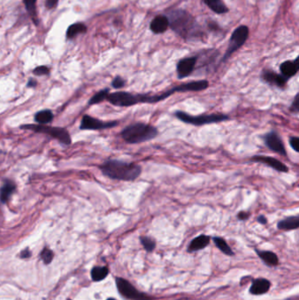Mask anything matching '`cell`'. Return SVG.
Here are the masks:
<instances>
[{
    "instance_id": "1",
    "label": "cell",
    "mask_w": 299,
    "mask_h": 300,
    "mask_svg": "<svg viewBox=\"0 0 299 300\" xmlns=\"http://www.w3.org/2000/svg\"><path fill=\"white\" fill-rule=\"evenodd\" d=\"M208 87L209 82L207 80H198L175 85L169 90L156 95L116 91L109 93L106 99L109 103L118 107H130L140 104H155L163 101L176 92H198L208 89Z\"/></svg>"
},
{
    "instance_id": "2",
    "label": "cell",
    "mask_w": 299,
    "mask_h": 300,
    "mask_svg": "<svg viewBox=\"0 0 299 300\" xmlns=\"http://www.w3.org/2000/svg\"><path fill=\"white\" fill-rule=\"evenodd\" d=\"M167 18L169 27L185 41L203 40L206 35L194 17L183 9H174L168 11Z\"/></svg>"
},
{
    "instance_id": "3",
    "label": "cell",
    "mask_w": 299,
    "mask_h": 300,
    "mask_svg": "<svg viewBox=\"0 0 299 300\" xmlns=\"http://www.w3.org/2000/svg\"><path fill=\"white\" fill-rule=\"evenodd\" d=\"M102 173L111 179L132 182L138 179L142 173V166L135 162L109 159L99 166Z\"/></svg>"
},
{
    "instance_id": "4",
    "label": "cell",
    "mask_w": 299,
    "mask_h": 300,
    "mask_svg": "<svg viewBox=\"0 0 299 300\" xmlns=\"http://www.w3.org/2000/svg\"><path fill=\"white\" fill-rule=\"evenodd\" d=\"M120 135L128 144H140L155 139L159 135V131L152 125L135 122L124 128Z\"/></svg>"
},
{
    "instance_id": "5",
    "label": "cell",
    "mask_w": 299,
    "mask_h": 300,
    "mask_svg": "<svg viewBox=\"0 0 299 300\" xmlns=\"http://www.w3.org/2000/svg\"><path fill=\"white\" fill-rule=\"evenodd\" d=\"M174 116L185 124L192 125L196 127L221 123L230 119V117L227 114H224V113H210V114L193 116L183 111H176L174 113Z\"/></svg>"
},
{
    "instance_id": "6",
    "label": "cell",
    "mask_w": 299,
    "mask_h": 300,
    "mask_svg": "<svg viewBox=\"0 0 299 300\" xmlns=\"http://www.w3.org/2000/svg\"><path fill=\"white\" fill-rule=\"evenodd\" d=\"M249 37V28L245 25L239 26L232 32L231 37L229 39V44L226 51L221 60V63H225L232 54L238 51L242 46L246 43L247 39Z\"/></svg>"
},
{
    "instance_id": "7",
    "label": "cell",
    "mask_w": 299,
    "mask_h": 300,
    "mask_svg": "<svg viewBox=\"0 0 299 300\" xmlns=\"http://www.w3.org/2000/svg\"><path fill=\"white\" fill-rule=\"evenodd\" d=\"M21 128L50 135L53 138L58 140L59 142L66 145H70L71 143V135L65 128L49 127L44 125H25L22 126Z\"/></svg>"
},
{
    "instance_id": "8",
    "label": "cell",
    "mask_w": 299,
    "mask_h": 300,
    "mask_svg": "<svg viewBox=\"0 0 299 300\" xmlns=\"http://www.w3.org/2000/svg\"><path fill=\"white\" fill-rule=\"evenodd\" d=\"M116 286L120 295L128 300H153L151 297L136 289L131 283L122 278H116Z\"/></svg>"
},
{
    "instance_id": "9",
    "label": "cell",
    "mask_w": 299,
    "mask_h": 300,
    "mask_svg": "<svg viewBox=\"0 0 299 300\" xmlns=\"http://www.w3.org/2000/svg\"><path fill=\"white\" fill-rule=\"evenodd\" d=\"M263 141L265 143L266 147L269 149V150L273 151L277 154H280L284 157H287L288 154H287V150L286 148L284 146V142L281 138L279 134L276 131H270L269 133H267L264 136H263Z\"/></svg>"
},
{
    "instance_id": "10",
    "label": "cell",
    "mask_w": 299,
    "mask_h": 300,
    "mask_svg": "<svg viewBox=\"0 0 299 300\" xmlns=\"http://www.w3.org/2000/svg\"><path fill=\"white\" fill-rule=\"evenodd\" d=\"M119 125V122L114 121H102V120L95 119L93 117L89 115H84L82 117L80 129L82 130H103L108 128H115Z\"/></svg>"
},
{
    "instance_id": "11",
    "label": "cell",
    "mask_w": 299,
    "mask_h": 300,
    "mask_svg": "<svg viewBox=\"0 0 299 300\" xmlns=\"http://www.w3.org/2000/svg\"><path fill=\"white\" fill-rule=\"evenodd\" d=\"M261 79L269 86L276 87L280 90H284L286 88L289 81L284 75L278 74L272 70H263L261 73Z\"/></svg>"
},
{
    "instance_id": "12",
    "label": "cell",
    "mask_w": 299,
    "mask_h": 300,
    "mask_svg": "<svg viewBox=\"0 0 299 300\" xmlns=\"http://www.w3.org/2000/svg\"><path fill=\"white\" fill-rule=\"evenodd\" d=\"M198 57L197 56L193 57H185L178 61L176 64V73H177V78H186L194 72L196 70Z\"/></svg>"
},
{
    "instance_id": "13",
    "label": "cell",
    "mask_w": 299,
    "mask_h": 300,
    "mask_svg": "<svg viewBox=\"0 0 299 300\" xmlns=\"http://www.w3.org/2000/svg\"><path fill=\"white\" fill-rule=\"evenodd\" d=\"M249 160L253 161V162H260L262 164H265L266 166L275 169L276 171H278V172L288 173L289 170H290L288 166L284 164L283 161H281L277 158L271 157V156H268V155H262V154L253 155Z\"/></svg>"
},
{
    "instance_id": "14",
    "label": "cell",
    "mask_w": 299,
    "mask_h": 300,
    "mask_svg": "<svg viewBox=\"0 0 299 300\" xmlns=\"http://www.w3.org/2000/svg\"><path fill=\"white\" fill-rule=\"evenodd\" d=\"M220 57V51L216 49H207L200 52L199 55H197L198 61H197V65L198 69L200 67L207 68L213 66L217 60L218 57Z\"/></svg>"
},
{
    "instance_id": "15",
    "label": "cell",
    "mask_w": 299,
    "mask_h": 300,
    "mask_svg": "<svg viewBox=\"0 0 299 300\" xmlns=\"http://www.w3.org/2000/svg\"><path fill=\"white\" fill-rule=\"evenodd\" d=\"M299 70V57L295 60L284 61L280 64L281 75H284L285 78L290 79L295 76Z\"/></svg>"
},
{
    "instance_id": "16",
    "label": "cell",
    "mask_w": 299,
    "mask_h": 300,
    "mask_svg": "<svg viewBox=\"0 0 299 300\" xmlns=\"http://www.w3.org/2000/svg\"><path fill=\"white\" fill-rule=\"evenodd\" d=\"M271 286V283L266 278H257L252 281V285L249 289V293L254 296L263 295L269 292Z\"/></svg>"
},
{
    "instance_id": "17",
    "label": "cell",
    "mask_w": 299,
    "mask_h": 300,
    "mask_svg": "<svg viewBox=\"0 0 299 300\" xmlns=\"http://www.w3.org/2000/svg\"><path fill=\"white\" fill-rule=\"evenodd\" d=\"M169 27L168 19L166 15H157L150 22V30L153 34H161L165 33Z\"/></svg>"
},
{
    "instance_id": "18",
    "label": "cell",
    "mask_w": 299,
    "mask_h": 300,
    "mask_svg": "<svg viewBox=\"0 0 299 300\" xmlns=\"http://www.w3.org/2000/svg\"><path fill=\"white\" fill-rule=\"evenodd\" d=\"M210 241H211V237L209 235L200 234L191 240V243L188 247L187 251L189 253H193V252L202 250L209 245Z\"/></svg>"
},
{
    "instance_id": "19",
    "label": "cell",
    "mask_w": 299,
    "mask_h": 300,
    "mask_svg": "<svg viewBox=\"0 0 299 300\" xmlns=\"http://www.w3.org/2000/svg\"><path fill=\"white\" fill-rule=\"evenodd\" d=\"M299 226V215L295 216H290L281 220L280 222L277 223V228L283 231H292V230H297Z\"/></svg>"
},
{
    "instance_id": "20",
    "label": "cell",
    "mask_w": 299,
    "mask_h": 300,
    "mask_svg": "<svg viewBox=\"0 0 299 300\" xmlns=\"http://www.w3.org/2000/svg\"><path fill=\"white\" fill-rule=\"evenodd\" d=\"M255 252L267 266L277 267L279 264V258L276 253L260 249H255Z\"/></svg>"
},
{
    "instance_id": "21",
    "label": "cell",
    "mask_w": 299,
    "mask_h": 300,
    "mask_svg": "<svg viewBox=\"0 0 299 300\" xmlns=\"http://www.w3.org/2000/svg\"><path fill=\"white\" fill-rule=\"evenodd\" d=\"M16 190V184L13 181L5 180L0 189V201L4 204L7 202Z\"/></svg>"
},
{
    "instance_id": "22",
    "label": "cell",
    "mask_w": 299,
    "mask_h": 300,
    "mask_svg": "<svg viewBox=\"0 0 299 300\" xmlns=\"http://www.w3.org/2000/svg\"><path fill=\"white\" fill-rule=\"evenodd\" d=\"M207 7L217 14H225L229 11L226 4L222 0H203Z\"/></svg>"
},
{
    "instance_id": "23",
    "label": "cell",
    "mask_w": 299,
    "mask_h": 300,
    "mask_svg": "<svg viewBox=\"0 0 299 300\" xmlns=\"http://www.w3.org/2000/svg\"><path fill=\"white\" fill-rule=\"evenodd\" d=\"M213 242L215 244V246L217 247L224 255H228V256H233L234 252L232 251V248L229 246L226 240H224V238L220 236H215L213 238Z\"/></svg>"
},
{
    "instance_id": "24",
    "label": "cell",
    "mask_w": 299,
    "mask_h": 300,
    "mask_svg": "<svg viewBox=\"0 0 299 300\" xmlns=\"http://www.w3.org/2000/svg\"><path fill=\"white\" fill-rule=\"evenodd\" d=\"M91 278L94 282H100L104 280L109 275V269L105 266L94 267L91 270Z\"/></svg>"
},
{
    "instance_id": "25",
    "label": "cell",
    "mask_w": 299,
    "mask_h": 300,
    "mask_svg": "<svg viewBox=\"0 0 299 300\" xmlns=\"http://www.w3.org/2000/svg\"><path fill=\"white\" fill-rule=\"evenodd\" d=\"M87 27L85 25H83L82 23H75L70 26L67 30V38L68 39H73L75 38L77 34H84L86 33Z\"/></svg>"
},
{
    "instance_id": "26",
    "label": "cell",
    "mask_w": 299,
    "mask_h": 300,
    "mask_svg": "<svg viewBox=\"0 0 299 300\" xmlns=\"http://www.w3.org/2000/svg\"><path fill=\"white\" fill-rule=\"evenodd\" d=\"M53 119H54V115H53V113L50 110L41 111V112L36 113L35 117H34L35 121L41 125L48 124V123L52 121Z\"/></svg>"
},
{
    "instance_id": "27",
    "label": "cell",
    "mask_w": 299,
    "mask_h": 300,
    "mask_svg": "<svg viewBox=\"0 0 299 300\" xmlns=\"http://www.w3.org/2000/svg\"><path fill=\"white\" fill-rule=\"evenodd\" d=\"M140 241L147 252H153L156 248V241L152 237L143 235L140 237Z\"/></svg>"
},
{
    "instance_id": "28",
    "label": "cell",
    "mask_w": 299,
    "mask_h": 300,
    "mask_svg": "<svg viewBox=\"0 0 299 300\" xmlns=\"http://www.w3.org/2000/svg\"><path fill=\"white\" fill-rule=\"evenodd\" d=\"M26 5V10L29 12L31 18L34 20V24L38 25L37 14H36V1L37 0H23Z\"/></svg>"
},
{
    "instance_id": "29",
    "label": "cell",
    "mask_w": 299,
    "mask_h": 300,
    "mask_svg": "<svg viewBox=\"0 0 299 300\" xmlns=\"http://www.w3.org/2000/svg\"><path fill=\"white\" fill-rule=\"evenodd\" d=\"M109 93H110V90H109L108 88L98 91L97 93L94 95L92 98H90V101H89V105H96V104L101 103V102L106 99Z\"/></svg>"
},
{
    "instance_id": "30",
    "label": "cell",
    "mask_w": 299,
    "mask_h": 300,
    "mask_svg": "<svg viewBox=\"0 0 299 300\" xmlns=\"http://www.w3.org/2000/svg\"><path fill=\"white\" fill-rule=\"evenodd\" d=\"M41 258L43 261V263H45L46 265H48L49 263H52L53 259H54V253L49 248H43L41 253Z\"/></svg>"
},
{
    "instance_id": "31",
    "label": "cell",
    "mask_w": 299,
    "mask_h": 300,
    "mask_svg": "<svg viewBox=\"0 0 299 300\" xmlns=\"http://www.w3.org/2000/svg\"><path fill=\"white\" fill-rule=\"evenodd\" d=\"M127 85V81L120 75L115 76L112 82V86L114 89H122Z\"/></svg>"
},
{
    "instance_id": "32",
    "label": "cell",
    "mask_w": 299,
    "mask_h": 300,
    "mask_svg": "<svg viewBox=\"0 0 299 300\" xmlns=\"http://www.w3.org/2000/svg\"><path fill=\"white\" fill-rule=\"evenodd\" d=\"M207 28H208L210 32H213V33H221V32H222L221 26L217 22H214L212 20H210L207 22Z\"/></svg>"
},
{
    "instance_id": "33",
    "label": "cell",
    "mask_w": 299,
    "mask_h": 300,
    "mask_svg": "<svg viewBox=\"0 0 299 300\" xmlns=\"http://www.w3.org/2000/svg\"><path fill=\"white\" fill-rule=\"evenodd\" d=\"M299 93L296 94L295 97L293 98V101H292V105H291L290 108H289L292 113H295V114H298L299 111Z\"/></svg>"
},
{
    "instance_id": "34",
    "label": "cell",
    "mask_w": 299,
    "mask_h": 300,
    "mask_svg": "<svg viewBox=\"0 0 299 300\" xmlns=\"http://www.w3.org/2000/svg\"><path fill=\"white\" fill-rule=\"evenodd\" d=\"M289 143H290V145L292 147V150L298 153L299 151V137L298 136H291L290 139H289Z\"/></svg>"
},
{
    "instance_id": "35",
    "label": "cell",
    "mask_w": 299,
    "mask_h": 300,
    "mask_svg": "<svg viewBox=\"0 0 299 300\" xmlns=\"http://www.w3.org/2000/svg\"><path fill=\"white\" fill-rule=\"evenodd\" d=\"M34 74L36 75H49V69L46 66H39V67L34 69Z\"/></svg>"
},
{
    "instance_id": "36",
    "label": "cell",
    "mask_w": 299,
    "mask_h": 300,
    "mask_svg": "<svg viewBox=\"0 0 299 300\" xmlns=\"http://www.w3.org/2000/svg\"><path fill=\"white\" fill-rule=\"evenodd\" d=\"M250 216V214L248 212H245V211H240L239 212V214H237V218L239 221H246Z\"/></svg>"
},
{
    "instance_id": "37",
    "label": "cell",
    "mask_w": 299,
    "mask_h": 300,
    "mask_svg": "<svg viewBox=\"0 0 299 300\" xmlns=\"http://www.w3.org/2000/svg\"><path fill=\"white\" fill-rule=\"evenodd\" d=\"M59 0H46V6L48 9H52L56 6V4H58Z\"/></svg>"
},
{
    "instance_id": "38",
    "label": "cell",
    "mask_w": 299,
    "mask_h": 300,
    "mask_svg": "<svg viewBox=\"0 0 299 300\" xmlns=\"http://www.w3.org/2000/svg\"><path fill=\"white\" fill-rule=\"evenodd\" d=\"M31 255H32V253H31L30 250L28 248H26L20 253V257L23 259L29 258Z\"/></svg>"
},
{
    "instance_id": "39",
    "label": "cell",
    "mask_w": 299,
    "mask_h": 300,
    "mask_svg": "<svg viewBox=\"0 0 299 300\" xmlns=\"http://www.w3.org/2000/svg\"><path fill=\"white\" fill-rule=\"evenodd\" d=\"M256 221L260 224H262V225H267V223H268V219L264 215H262H262H259Z\"/></svg>"
},
{
    "instance_id": "40",
    "label": "cell",
    "mask_w": 299,
    "mask_h": 300,
    "mask_svg": "<svg viewBox=\"0 0 299 300\" xmlns=\"http://www.w3.org/2000/svg\"><path fill=\"white\" fill-rule=\"evenodd\" d=\"M36 84H37V82L35 80H34V79H29V81L27 83V86L34 87L36 86Z\"/></svg>"
},
{
    "instance_id": "41",
    "label": "cell",
    "mask_w": 299,
    "mask_h": 300,
    "mask_svg": "<svg viewBox=\"0 0 299 300\" xmlns=\"http://www.w3.org/2000/svg\"><path fill=\"white\" fill-rule=\"evenodd\" d=\"M115 300V299H112V298H110V299H108V300Z\"/></svg>"
}]
</instances>
